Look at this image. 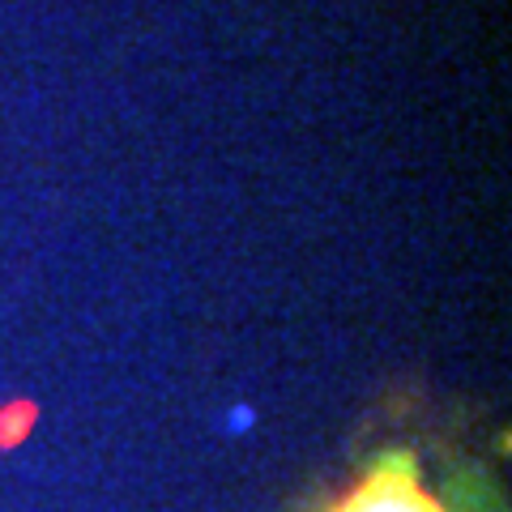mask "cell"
Here are the masks:
<instances>
[{
	"label": "cell",
	"mask_w": 512,
	"mask_h": 512,
	"mask_svg": "<svg viewBox=\"0 0 512 512\" xmlns=\"http://www.w3.org/2000/svg\"><path fill=\"white\" fill-rule=\"evenodd\" d=\"M320 512H453L423 483L414 448H384L363 466V474L338 491Z\"/></svg>",
	"instance_id": "6da1fadb"
}]
</instances>
